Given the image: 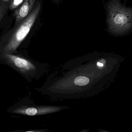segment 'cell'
Segmentation results:
<instances>
[{
    "instance_id": "cell-1",
    "label": "cell",
    "mask_w": 132,
    "mask_h": 132,
    "mask_svg": "<svg viewBox=\"0 0 132 132\" xmlns=\"http://www.w3.org/2000/svg\"><path fill=\"white\" fill-rule=\"evenodd\" d=\"M0 62L16 71L29 82L42 78L47 72L49 66L47 63H40L17 52L1 54Z\"/></svg>"
},
{
    "instance_id": "cell-2",
    "label": "cell",
    "mask_w": 132,
    "mask_h": 132,
    "mask_svg": "<svg viewBox=\"0 0 132 132\" xmlns=\"http://www.w3.org/2000/svg\"><path fill=\"white\" fill-rule=\"evenodd\" d=\"M41 3L36 4L28 16L10 33L8 38L1 42V54L16 53L17 50L29 34L41 9Z\"/></svg>"
},
{
    "instance_id": "cell-3",
    "label": "cell",
    "mask_w": 132,
    "mask_h": 132,
    "mask_svg": "<svg viewBox=\"0 0 132 132\" xmlns=\"http://www.w3.org/2000/svg\"><path fill=\"white\" fill-rule=\"evenodd\" d=\"M108 11V23L111 32L122 34L132 28V9L123 6L118 0H111Z\"/></svg>"
},
{
    "instance_id": "cell-4",
    "label": "cell",
    "mask_w": 132,
    "mask_h": 132,
    "mask_svg": "<svg viewBox=\"0 0 132 132\" xmlns=\"http://www.w3.org/2000/svg\"><path fill=\"white\" fill-rule=\"evenodd\" d=\"M67 109L69 107L65 106L36 105L28 96L7 109V111L11 114L34 116L55 113Z\"/></svg>"
},
{
    "instance_id": "cell-5",
    "label": "cell",
    "mask_w": 132,
    "mask_h": 132,
    "mask_svg": "<svg viewBox=\"0 0 132 132\" xmlns=\"http://www.w3.org/2000/svg\"><path fill=\"white\" fill-rule=\"evenodd\" d=\"M36 0H24L23 3L14 12L15 26H17L23 21L33 10Z\"/></svg>"
},
{
    "instance_id": "cell-6",
    "label": "cell",
    "mask_w": 132,
    "mask_h": 132,
    "mask_svg": "<svg viewBox=\"0 0 132 132\" xmlns=\"http://www.w3.org/2000/svg\"><path fill=\"white\" fill-rule=\"evenodd\" d=\"M12 0H1L0 3V20L1 21L6 13Z\"/></svg>"
},
{
    "instance_id": "cell-7",
    "label": "cell",
    "mask_w": 132,
    "mask_h": 132,
    "mask_svg": "<svg viewBox=\"0 0 132 132\" xmlns=\"http://www.w3.org/2000/svg\"><path fill=\"white\" fill-rule=\"evenodd\" d=\"M24 0H12L10 3L9 8L11 10H16L23 3Z\"/></svg>"
},
{
    "instance_id": "cell-8",
    "label": "cell",
    "mask_w": 132,
    "mask_h": 132,
    "mask_svg": "<svg viewBox=\"0 0 132 132\" xmlns=\"http://www.w3.org/2000/svg\"><path fill=\"white\" fill-rule=\"evenodd\" d=\"M97 65L99 66H101V67H103V64L102 63H100V62H98L97 63Z\"/></svg>"
},
{
    "instance_id": "cell-9",
    "label": "cell",
    "mask_w": 132,
    "mask_h": 132,
    "mask_svg": "<svg viewBox=\"0 0 132 132\" xmlns=\"http://www.w3.org/2000/svg\"><path fill=\"white\" fill-rule=\"evenodd\" d=\"M56 1H58V0H56Z\"/></svg>"
}]
</instances>
